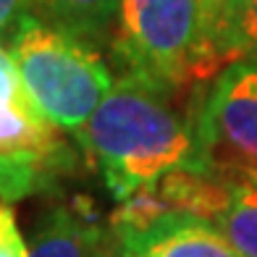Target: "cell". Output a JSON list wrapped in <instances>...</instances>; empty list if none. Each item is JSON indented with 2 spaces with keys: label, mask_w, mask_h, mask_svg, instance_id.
I'll use <instances>...</instances> for the list:
<instances>
[{
  "label": "cell",
  "mask_w": 257,
  "mask_h": 257,
  "mask_svg": "<svg viewBox=\"0 0 257 257\" xmlns=\"http://www.w3.org/2000/svg\"><path fill=\"white\" fill-rule=\"evenodd\" d=\"M257 55V0H244L220 40V63Z\"/></svg>",
  "instance_id": "obj_11"
},
{
  "label": "cell",
  "mask_w": 257,
  "mask_h": 257,
  "mask_svg": "<svg viewBox=\"0 0 257 257\" xmlns=\"http://www.w3.org/2000/svg\"><path fill=\"white\" fill-rule=\"evenodd\" d=\"M176 92L123 71L76 134L115 202L171 171H207L200 153L197 113L176 108Z\"/></svg>",
  "instance_id": "obj_1"
},
{
  "label": "cell",
  "mask_w": 257,
  "mask_h": 257,
  "mask_svg": "<svg viewBox=\"0 0 257 257\" xmlns=\"http://www.w3.org/2000/svg\"><path fill=\"white\" fill-rule=\"evenodd\" d=\"M29 254V241L19 231L14 202L0 197V257H27Z\"/></svg>",
  "instance_id": "obj_13"
},
{
  "label": "cell",
  "mask_w": 257,
  "mask_h": 257,
  "mask_svg": "<svg viewBox=\"0 0 257 257\" xmlns=\"http://www.w3.org/2000/svg\"><path fill=\"white\" fill-rule=\"evenodd\" d=\"M244 0H202V8H205V21H207V32H210V40H213V48L218 55V63H220V40L231 24V19L236 16L239 6ZM223 68V63H220Z\"/></svg>",
  "instance_id": "obj_14"
},
{
  "label": "cell",
  "mask_w": 257,
  "mask_h": 257,
  "mask_svg": "<svg viewBox=\"0 0 257 257\" xmlns=\"http://www.w3.org/2000/svg\"><path fill=\"white\" fill-rule=\"evenodd\" d=\"M110 50L126 74L173 89L220 71L202 0H118Z\"/></svg>",
  "instance_id": "obj_3"
},
{
  "label": "cell",
  "mask_w": 257,
  "mask_h": 257,
  "mask_svg": "<svg viewBox=\"0 0 257 257\" xmlns=\"http://www.w3.org/2000/svg\"><path fill=\"white\" fill-rule=\"evenodd\" d=\"M102 257H123V254H121V249H118V247H115V241H113V247H110L108 252H105Z\"/></svg>",
  "instance_id": "obj_16"
},
{
  "label": "cell",
  "mask_w": 257,
  "mask_h": 257,
  "mask_svg": "<svg viewBox=\"0 0 257 257\" xmlns=\"http://www.w3.org/2000/svg\"><path fill=\"white\" fill-rule=\"evenodd\" d=\"M113 247L100 223L81 207H53L29 239L27 257H102Z\"/></svg>",
  "instance_id": "obj_8"
},
{
  "label": "cell",
  "mask_w": 257,
  "mask_h": 257,
  "mask_svg": "<svg viewBox=\"0 0 257 257\" xmlns=\"http://www.w3.org/2000/svg\"><path fill=\"white\" fill-rule=\"evenodd\" d=\"M228 179L207 171H171L118 202L110 215V236L145 231L166 218L200 215L213 220L226 200Z\"/></svg>",
  "instance_id": "obj_6"
},
{
  "label": "cell",
  "mask_w": 257,
  "mask_h": 257,
  "mask_svg": "<svg viewBox=\"0 0 257 257\" xmlns=\"http://www.w3.org/2000/svg\"><path fill=\"white\" fill-rule=\"evenodd\" d=\"M0 155L42 168L55 176L71 166L74 153L24 84L19 66L0 42Z\"/></svg>",
  "instance_id": "obj_5"
},
{
  "label": "cell",
  "mask_w": 257,
  "mask_h": 257,
  "mask_svg": "<svg viewBox=\"0 0 257 257\" xmlns=\"http://www.w3.org/2000/svg\"><path fill=\"white\" fill-rule=\"evenodd\" d=\"M29 95L42 113L68 134H79L115 84L97 48L27 14L8 37Z\"/></svg>",
  "instance_id": "obj_2"
},
{
  "label": "cell",
  "mask_w": 257,
  "mask_h": 257,
  "mask_svg": "<svg viewBox=\"0 0 257 257\" xmlns=\"http://www.w3.org/2000/svg\"><path fill=\"white\" fill-rule=\"evenodd\" d=\"M123 257H241L213 220L176 215L145 231L113 236Z\"/></svg>",
  "instance_id": "obj_7"
},
{
  "label": "cell",
  "mask_w": 257,
  "mask_h": 257,
  "mask_svg": "<svg viewBox=\"0 0 257 257\" xmlns=\"http://www.w3.org/2000/svg\"><path fill=\"white\" fill-rule=\"evenodd\" d=\"M202 163L228 181H257V55L226 63L197 108Z\"/></svg>",
  "instance_id": "obj_4"
},
{
  "label": "cell",
  "mask_w": 257,
  "mask_h": 257,
  "mask_svg": "<svg viewBox=\"0 0 257 257\" xmlns=\"http://www.w3.org/2000/svg\"><path fill=\"white\" fill-rule=\"evenodd\" d=\"M213 223L241 257H257V181H228Z\"/></svg>",
  "instance_id": "obj_10"
},
{
  "label": "cell",
  "mask_w": 257,
  "mask_h": 257,
  "mask_svg": "<svg viewBox=\"0 0 257 257\" xmlns=\"http://www.w3.org/2000/svg\"><path fill=\"white\" fill-rule=\"evenodd\" d=\"M34 11V0H0V40H8L19 21Z\"/></svg>",
  "instance_id": "obj_15"
},
{
  "label": "cell",
  "mask_w": 257,
  "mask_h": 257,
  "mask_svg": "<svg viewBox=\"0 0 257 257\" xmlns=\"http://www.w3.org/2000/svg\"><path fill=\"white\" fill-rule=\"evenodd\" d=\"M48 184L50 173H45L42 168L0 155V197H6L8 202H19L29 194H37Z\"/></svg>",
  "instance_id": "obj_12"
},
{
  "label": "cell",
  "mask_w": 257,
  "mask_h": 257,
  "mask_svg": "<svg viewBox=\"0 0 257 257\" xmlns=\"http://www.w3.org/2000/svg\"><path fill=\"white\" fill-rule=\"evenodd\" d=\"M34 14L92 48H102L113 45L118 0H34Z\"/></svg>",
  "instance_id": "obj_9"
}]
</instances>
